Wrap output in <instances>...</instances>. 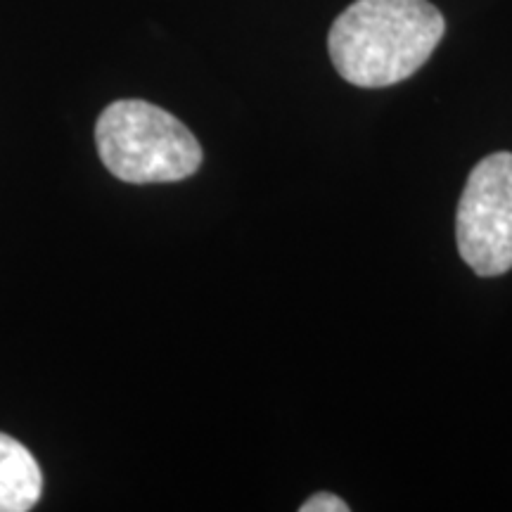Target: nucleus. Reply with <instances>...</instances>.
<instances>
[{"instance_id":"f257e3e1","label":"nucleus","mask_w":512,"mask_h":512,"mask_svg":"<svg viewBox=\"0 0 512 512\" xmlns=\"http://www.w3.org/2000/svg\"><path fill=\"white\" fill-rule=\"evenodd\" d=\"M430 0H356L332 24L330 60L358 88H387L418 72L444 38Z\"/></svg>"},{"instance_id":"f03ea898","label":"nucleus","mask_w":512,"mask_h":512,"mask_svg":"<svg viewBox=\"0 0 512 512\" xmlns=\"http://www.w3.org/2000/svg\"><path fill=\"white\" fill-rule=\"evenodd\" d=\"M95 143L105 169L124 183L185 181L202 164L190 128L145 100L112 102L95 124Z\"/></svg>"},{"instance_id":"7ed1b4c3","label":"nucleus","mask_w":512,"mask_h":512,"mask_svg":"<svg viewBox=\"0 0 512 512\" xmlns=\"http://www.w3.org/2000/svg\"><path fill=\"white\" fill-rule=\"evenodd\" d=\"M458 252L482 278L512 268V152H494L470 171L456 214Z\"/></svg>"},{"instance_id":"20e7f679","label":"nucleus","mask_w":512,"mask_h":512,"mask_svg":"<svg viewBox=\"0 0 512 512\" xmlns=\"http://www.w3.org/2000/svg\"><path fill=\"white\" fill-rule=\"evenodd\" d=\"M43 491V475L29 448L0 432V512H27Z\"/></svg>"},{"instance_id":"39448f33","label":"nucleus","mask_w":512,"mask_h":512,"mask_svg":"<svg viewBox=\"0 0 512 512\" xmlns=\"http://www.w3.org/2000/svg\"><path fill=\"white\" fill-rule=\"evenodd\" d=\"M302 512H349V505L342 501V498L330 494V491H320V494H313L311 498L299 505Z\"/></svg>"}]
</instances>
